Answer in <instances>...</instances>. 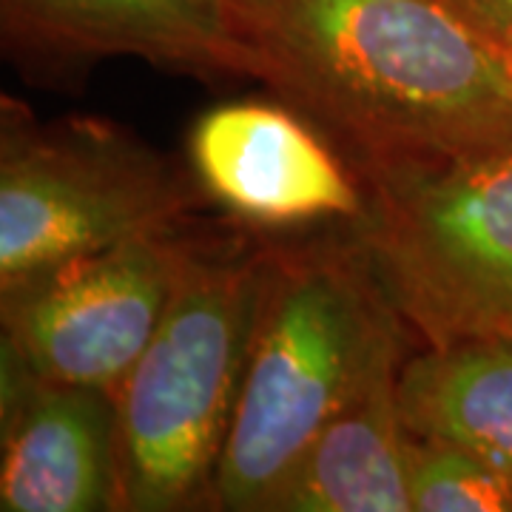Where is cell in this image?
Segmentation results:
<instances>
[{"label":"cell","instance_id":"6da1fadb","mask_svg":"<svg viewBox=\"0 0 512 512\" xmlns=\"http://www.w3.org/2000/svg\"><path fill=\"white\" fill-rule=\"evenodd\" d=\"M245 77L373 165L512 146V43L456 0H225Z\"/></svg>","mask_w":512,"mask_h":512},{"label":"cell","instance_id":"7a4b0ae2","mask_svg":"<svg viewBox=\"0 0 512 512\" xmlns=\"http://www.w3.org/2000/svg\"><path fill=\"white\" fill-rule=\"evenodd\" d=\"M402 325L359 239L268 248L214 507L265 512L316 436L402 353Z\"/></svg>","mask_w":512,"mask_h":512},{"label":"cell","instance_id":"3957f363","mask_svg":"<svg viewBox=\"0 0 512 512\" xmlns=\"http://www.w3.org/2000/svg\"><path fill=\"white\" fill-rule=\"evenodd\" d=\"M268 248L197 245L148 348L114 390L123 510L214 507Z\"/></svg>","mask_w":512,"mask_h":512},{"label":"cell","instance_id":"277c9868","mask_svg":"<svg viewBox=\"0 0 512 512\" xmlns=\"http://www.w3.org/2000/svg\"><path fill=\"white\" fill-rule=\"evenodd\" d=\"M356 239L424 345H512V146L362 168Z\"/></svg>","mask_w":512,"mask_h":512},{"label":"cell","instance_id":"5b68a950","mask_svg":"<svg viewBox=\"0 0 512 512\" xmlns=\"http://www.w3.org/2000/svg\"><path fill=\"white\" fill-rule=\"evenodd\" d=\"M194 188L146 143L100 120L29 126L6 103L0 146V291L77 256L171 231Z\"/></svg>","mask_w":512,"mask_h":512},{"label":"cell","instance_id":"8992f818","mask_svg":"<svg viewBox=\"0 0 512 512\" xmlns=\"http://www.w3.org/2000/svg\"><path fill=\"white\" fill-rule=\"evenodd\" d=\"M194 251L197 242L171 228L0 291L3 342L49 382L114 393L160 328Z\"/></svg>","mask_w":512,"mask_h":512},{"label":"cell","instance_id":"52a82bcc","mask_svg":"<svg viewBox=\"0 0 512 512\" xmlns=\"http://www.w3.org/2000/svg\"><path fill=\"white\" fill-rule=\"evenodd\" d=\"M188 154L208 197L256 225L356 222L365 214L362 183L291 106L220 103L194 123Z\"/></svg>","mask_w":512,"mask_h":512},{"label":"cell","instance_id":"ba28073f","mask_svg":"<svg viewBox=\"0 0 512 512\" xmlns=\"http://www.w3.org/2000/svg\"><path fill=\"white\" fill-rule=\"evenodd\" d=\"M3 512L123 510L114 393L37 376L3 342Z\"/></svg>","mask_w":512,"mask_h":512},{"label":"cell","instance_id":"9c48e42d","mask_svg":"<svg viewBox=\"0 0 512 512\" xmlns=\"http://www.w3.org/2000/svg\"><path fill=\"white\" fill-rule=\"evenodd\" d=\"M0 20L6 46L35 66L140 57L168 72L245 77L225 0H0Z\"/></svg>","mask_w":512,"mask_h":512},{"label":"cell","instance_id":"30bf717a","mask_svg":"<svg viewBox=\"0 0 512 512\" xmlns=\"http://www.w3.org/2000/svg\"><path fill=\"white\" fill-rule=\"evenodd\" d=\"M402 353L316 436L265 512H413L410 433L399 410Z\"/></svg>","mask_w":512,"mask_h":512},{"label":"cell","instance_id":"8fae6325","mask_svg":"<svg viewBox=\"0 0 512 512\" xmlns=\"http://www.w3.org/2000/svg\"><path fill=\"white\" fill-rule=\"evenodd\" d=\"M410 436L441 441L512 478V345H427L399 370Z\"/></svg>","mask_w":512,"mask_h":512},{"label":"cell","instance_id":"7c38bea8","mask_svg":"<svg viewBox=\"0 0 512 512\" xmlns=\"http://www.w3.org/2000/svg\"><path fill=\"white\" fill-rule=\"evenodd\" d=\"M413 512H512V478L458 447L410 436Z\"/></svg>","mask_w":512,"mask_h":512},{"label":"cell","instance_id":"4fadbf2b","mask_svg":"<svg viewBox=\"0 0 512 512\" xmlns=\"http://www.w3.org/2000/svg\"><path fill=\"white\" fill-rule=\"evenodd\" d=\"M484 20L512 43V0H473Z\"/></svg>","mask_w":512,"mask_h":512},{"label":"cell","instance_id":"5bb4252c","mask_svg":"<svg viewBox=\"0 0 512 512\" xmlns=\"http://www.w3.org/2000/svg\"><path fill=\"white\" fill-rule=\"evenodd\" d=\"M456 3H461V6H467V9H470V12H473V15H478V18L484 20V15H481V12H478V9H476V3H473V0H456ZM484 23H487V20H484ZM487 26H490V23H487Z\"/></svg>","mask_w":512,"mask_h":512}]
</instances>
